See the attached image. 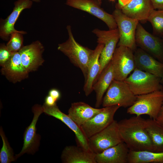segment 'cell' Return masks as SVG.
I'll list each match as a JSON object with an SVG mask.
<instances>
[{
	"instance_id": "ac0fdd59",
	"label": "cell",
	"mask_w": 163,
	"mask_h": 163,
	"mask_svg": "<svg viewBox=\"0 0 163 163\" xmlns=\"http://www.w3.org/2000/svg\"><path fill=\"white\" fill-rule=\"evenodd\" d=\"M1 72L7 79L14 83L27 78L29 73L22 64L19 52L12 53L10 61L2 67Z\"/></svg>"
},
{
	"instance_id": "9a60e30c",
	"label": "cell",
	"mask_w": 163,
	"mask_h": 163,
	"mask_svg": "<svg viewBox=\"0 0 163 163\" xmlns=\"http://www.w3.org/2000/svg\"><path fill=\"white\" fill-rule=\"evenodd\" d=\"M42 107L43 113L59 120L73 131L75 135L77 145L87 151H91L89 146L88 139L84 134L81 127L68 114L62 112L56 104L53 106H48L44 103Z\"/></svg>"
},
{
	"instance_id": "ba28073f",
	"label": "cell",
	"mask_w": 163,
	"mask_h": 163,
	"mask_svg": "<svg viewBox=\"0 0 163 163\" xmlns=\"http://www.w3.org/2000/svg\"><path fill=\"white\" fill-rule=\"evenodd\" d=\"M110 61L115 80L124 81L136 68L133 51L126 46L116 48Z\"/></svg>"
},
{
	"instance_id": "d590c367",
	"label": "cell",
	"mask_w": 163,
	"mask_h": 163,
	"mask_svg": "<svg viewBox=\"0 0 163 163\" xmlns=\"http://www.w3.org/2000/svg\"><path fill=\"white\" fill-rule=\"evenodd\" d=\"M33 2H39L40 1V0H31Z\"/></svg>"
},
{
	"instance_id": "f1b7e54d",
	"label": "cell",
	"mask_w": 163,
	"mask_h": 163,
	"mask_svg": "<svg viewBox=\"0 0 163 163\" xmlns=\"http://www.w3.org/2000/svg\"><path fill=\"white\" fill-rule=\"evenodd\" d=\"M27 32L21 30L20 32L12 33L9 40L6 44L8 49L12 53L19 52L24 46L23 35Z\"/></svg>"
},
{
	"instance_id": "83f0119b",
	"label": "cell",
	"mask_w": 163,
	"mask_h": 163,
	"mask_svg": "<svg viewBox=\"0 0 163 163\" xmlns=\"http://www.w3.org/2000/svg\"><path fill=\"white\" fill-rule=\"evenodd\" d=\"M147 21L151 23L156 34L163 35V9L153 10Z\"/></svg>"
},
{
	"instance_id": "4fadbf2b",
	"label": "cell",
	"mask_w": 163,
	"mask_h": 163,
	"mask_svg": "<svg viewBox=\"0 0 163 163\" xmlns=\"http://www.w3.org/2000/svg\"><path fill=\"white\" fill-rule=\"evenodd\" d=\"M136 44L163 63V42L160 38L147 31L139 23L136 30Z\"/></svg>"
},
{
	"instance_id": "74e56055",
	"label": "cell",
	"mask_w": 163,
	"mask_h": 163,
	"mask_svg": "<svg viewBox=\"0 0 163 163\" xmlns=\"http://www.w3.org/2000/svg\"><path fill=\"white\" fill-rule=\"evenodd\" d=\"M110 1H114L115 0H110Z\"/></svg>"
},
{
	"instance_id": "d6986e66",
	"label": "cell",
	"mask_w": 163,
	"mask_h": 163,
	"mask_svg": "<svg viewBox=\"0 0 163 163\" xmlns=\"http://www.w3.org/2000/svg\"><path fill=\"white\" fill-rule=\"evenodd\" d=\"M116 8L120 9L127 16L139 21H147L154 9L151 0H131L125 5Z\"/></svg>"
},
{
	"instance_id": "52a82bcc",
	"label": "cell",
	"mask_w": 163,
	"mask_h": 163,
	"mask_svg": "<svg viewBox=\"0 0 163 163\" xmlns=\"http://www.w3.org/2000/svg\"><path fill=\"white\" fill-rule=\"evenodd\" d=\"M112 15L116 22L119 34L118 46L128 47L133 51L136 50L135 35L139 21L124 14L119 8H116Z\"/></svg>"
},
{
	"instance_id": "836d02e7",
	"label": "cell",
	"mask_w": 163,
	"mask_h": 163,
	"mask_svg": "<svg viewBox=\"0 0 163 163\" xmlns=\"http://www.w3.org/2000/svg\"><path fill=\"white\" fill-rule=\"evenodd\" d=\"M155 120L163 126V102Z\"/></svg>"
},
{
	"instance_id": "e575fe53",
	"label": "cell",
	"mask_w": 163,
	"mask_h": 163,
	"mask_svg": "<svg viewBox=\"0 0 163 163\" xmlns=\"http://www.w3.org/2000/svg\"><path fill=\"white\" fill-rule=\"evenodd\" d=\"M131 0H118V3L117 4L116 8H120L125 5Z\"/></svg>"
},
{
	"instance_id": "7a4b0ae2",
	"label": "cell",
	"mask_w": 163,
	"mask_h": 163,
	"mask_svg": "<svg viewBox=\"0 0 163 163\" xmlns=\"http://www.w3.org/2000/svg\"><path fill=\"white\" fill-rule=\"evenodd\" d=\"M66 29L68 38L65 42L58 44L57 49L66 56L74 65L81 69L85 80L94 50L82 46L76 41L70 25L67 26Z\"/></svg>"
},
{
	"instance_id": "9c48e42d",
	"label": "cell",
	"mask_w": 163,
	"mask_h": 163,
	"mask_svg": "<svg viewBox=\"0 0 163 163\" xmlns=\"http://www.w3.org/2000/svg\"><path fill=\"white\" fill-rule=\"evenodd\" d=\"M92 32L97 37V43L104 45L99 59L100 70L95 83L102 71L111 61L119 42L120 36L118 28L109 30L96 28Z\"/></svg>"
},
{
	"instance_id": "8d00e7d4",
	"label": "cell",
	"mask_w": 163,
	"mask_h": 163,
	"mask_svg": "<svg viewBox=\"0 0 163 163\" xmlns=\"http://www.w3.org/2000/svg\"><path fill=\"white\" fill-rule=\"evenodd\" d=\"M161 83L162 84H163V76L161 79Z\"/></svg>"
},
{
	"instance_id": "2e32d148",
	"label": "cell",
	"mask_w": 163,
	"mask_h": 163,
	"mask_svg": "<svg viewBox=\"0 0 163 163\" xmlns=\"http://www.w3.org/2000/svg\"><path fill=\"white\" fill-rule=\"evenodd\" d=\"M14 7L11 13L5 19L1 18L0 37L3 40L8 41L11 34L20 32L15 28L14 25L20 14L24 9L31 8L33 5L31 0H17L14 3Z\"/></svg>"
},
{
	"instance_id": "603a6c76",
	"label": "cell",
	"mask_w": 163,
	"mask_h": 163,
	"mask_svg": "<svg viewBox=\"0 0 163 163\" xmlns=\"http://www.w3.org/2000/svg\"><path fill=\"white\" fill-rule=\"evenodd\" d=\"M104 45L98 43L94 50L88 64L87 75L85 80L83 90L85 95L88 96L93 91V86L100 70L99 59Z\"/></svg>"
},
{
	"instance_id": "5b68a950",
	"label": "cell",
	"mask_w": 163,
	"mask_h": 163,
	"mask_svg": "<svg viewBox=\"0 0 163 163\" xmlns=\"http://www.w3.org/2000/svg\"><path fill=\"white\" fill-rule=\"evenodd\" d=\"M136 100V96L124 81L114 79L103 97L102 104L103 107L117 105L128 108L134 104Z\"/></svg>"
},
{
	"instance_id": "484cf974",
	"label": "cell",
	"mask_w": 163,
	"mask_h": 163,
	"mask_svg": "<svg viewBox=\"0 0 163 163\" xmlns=\"http://www.w3.org/2000/svg\"><path fill=\"white\" fill-rule=\"evenodd\" d=\"M145 127L154 146L155 152H163V126L155 120H145Z\"/></svg>"
},
{
	"instance_id": "7402d4cb",
	"label": "cell",
	"mask_w": 163,
	"mask_h": 163,
	"mask_svg": "<svg viewBox=\"0 0 163 163\" xmlns=\"http://www.w3.org/2000/svg\"><path fill=\"white\" fill-rule=\"evenodd\" d=\"M103 108H94L83 102H74L68 111V115L80 127L100 112Z\"/></svg>"
},
{
	"instance_id": "e0dca14e",
	"label": "cell",
	"mask_w": 163,
	"mask_h": 163,
	"mask_svg": "<svg viewBox=\"0 0 163 163\" xmlns=\"http://www.w3.org/2000/svg\"><path fill=\"white\" fill-rule=\"evenodd\" d=\"M134 54L136 68L162 78L163 62L140 48L135 50Z\"/></svg>"
},
{
	"instance_id": "ffe728a7",
	"label": "cell",
	"mask_w": 163,
	"mask_h": 163,
	"mask_svg": "<svg viewBox=\"0 0 163 163\" xmlns=\"http://www.w3.org/2000/svg\"><path fill=\"white\" fill-rule=\"evenodd\" d=\"M129 150L123 142L96 154V163H128Z\"/></svg>"
},
{
	"instance_id": "44dd1931",
	"label": "cell",
	"mask_w": 163,
	"mask_h": 163,
	"mask_svg": "<svg viewBox=\"0 0 163 163\" xmlns=\"http://www.w3.org/2000/svg\"><path fill=\"white\" fill-rule=\"evenodd\" d=\"M96 154L77 145L66 146L63 150L61 159L64 163H96Z\"/></svg>"
},
{
	"instance_id": "cb8c5ba5",
	"label": "cell",
	"mask_w": 163,
	"mask_h": 163,
	"mask_svg": "<svg viewBox=\"0 0 163 163\" xmlns=\"http://www.w3.org/2000/svg\"><path fill=\"white\" fill-rule=\"evenodd\" d=\"M114 79L112 65L110 61L102 71L93 86V91L96 93V108L99 107L102 104L104 95Z\"/></svg>"
},
{
	"instance_id": "6da1fadb",
	"label": "cell",
	"mask_w": 163,
	"mask_h": 163,
	"mask_svg": "<svg viewBox=\"0 0 163 163\" xmlns=\"http://www.w3.org/2000/svg\"><path fill=\"white\" fill-rule=\"evenodd\" d=\"M119 132L122 140L130 150L155 152L145 127V120L136 116L118 122Z\"/></svg>"
},
{
	"instance_id": "f546056e",
	"label": "cell",
	"mask_w": 163,
	"mask_h": 163,
	"mask_svg": "<svg viewBox=\"0 0 163 163\" xmlns=\"http://www.w3.org/2000/svg\"><path fill=\"white\" fill-rule=\"evenodd\" d=\"M12 53L7 48L4 43L0 44V66L2 67L4 66L10 61Z\"/></svg>"
},
{
	"instance_id": "4dcf8cb0",
	"label": "cell",
	"mask_w": 163,
	"mask_h": 163,
	"mask_svg": "<svg viewBox=\"0 0 163 163\" xmlns=\"http://www.w3.org/2000/svg\"><path fill=\"white\" fill-rule=\"evenodd\" d=\"M154 9H163V0H151Z\"/></svg>"
},
{
	"instance_id": "7c38bea8",
	"label": "cell",
	"mask_w": 163,
	"mask_h": 163,
	"mask_svg": "<svg viewBox=\"0 0 163 163\" xmlns=\"http://www.w3.org/2000/svg\"><path fill=\"white\" fill-rule=\"evenodd\" d=\"M66 4L95 16L104 21L109 30L117 28L113 15L106 12L101 7V0H67Z\"/></svg>"
},
{
	"instance_id": "d6a6232c",
	"label": "cell",
	"mask_w": 163,
	"mask_h": 163,
	"mask_svg": "<svg viewBox=\"0 0 163 163\" xmlns=\"http://www.w3.org/2000/svg\"><path fill=\"white\" fill-rule=\"evenodd\" d=\"M57 101L51 96L48 95L45 99L44 104L48 106H52L56 104Z\"/></svg>"
},
{
	"instance_id": "d4e9b609",
	"label": "cell",
	"mask_w": 163,
	"mask_h": 163,
	"mask_svg": "<svg viewBox=\"0 0 163 163\" xmlns=\"http://www.w3.org/2000/svg\"><path fill=\"white\" fill-rule=\"evenodd\" d=\"M128 163H163V152L129 151Z\"/></svg>"
},
{
	"instance_id": "3957f363",
	"label": "cell",
	"mask_w": 163,
	"mask_h": 163,
	"mask_svg": "<svg viewBox=\"0 0 163 163\" xmlns=\"http://www.w3.org/2000/svg\"><path fill=\"white\" fill-rule=\"evenodd\" d=\"M163 102V89L136 96L134 104L128 108L127 113L141 116L147 115L155 120Z\"/></svg>"
},
{
	"instance_id": "4316f807",
	"label": "cell",
	"mask_w": 163,
	"mask_h": 163,
	"mask_svg": "<svg viewBox=\"0 0 163 163\" xmlns=\"http://www.w3.org/2000/svg\"><path fill=\"white\" fill-rule=\"evenodd\" d=\"M0 135L2 138L3 145L0 151V162L10 163L16 160L12 148L6 137L2 127L0 129Z\"/></svg>"
},
{
	"instance_id": "277c9868",
	"label": "cell",
	"mask_w": 163,
	"mask_h": 163,
	"mask_svg": "<svg viewBox=\"0 0 163 163\" xmlns=\"http://www.w3.org/2000/svg\"><path fill=\"white\" fill-rule=\"evenodd\" d=\"M161 78L136 68L124 81L135 95L163 89Z\"/></svg>"
},
{
	"instance_id": "5bb4252c",
	"label": "cell",
	"mask_w": 163,
	"mask_h": 163,
	"mask_svg": "<svg viewBox=\"0 0 163 163\" xmlns=\"http://www.w3.org/2000/svg\"><path fill=\"white\" fill-rule=\"evenodd\" d=\"M44 50L42 43L38 40L24 46L19 51L22 64L29 73L37 70L44 62L43 54Z\"/></svg>"
},
{
	"instance_id": "1f68e13d",
	"label": "cell",
	"mask_w": 163,
	"mask_h": 163,
	"mask_svg": "<svg viewBox=\"0 0 163 163\" xmlns=\"http://www.w3.org/2000/svg\"><path fill=\"white\" fill-rule=\"evenodd\" d=\"M48 94L49 95L52 97L57 101L61 97V94L60 91L56 89L53 88L50 90Z\"/></svg>"
},
{
	"instance_id": "30bf717a",
	"label": "cell",
	"mask_w": 163,
	"mask_h": 163,
	"mask_svg": "<svg viewBox=\"0 0 163 163\" xmlns=\"http://www.w3.org/2000/svg\"><path fill=\"white\" fill-rule=\"evenodd\" d=\"M120 107L117 105L103 107L100 112L81 126L85 136L88 139L110 125L114 120V115Z\"/></svg>"
},
{
	"instance_id": "8992f818",
	"label": "cell",
	"mask_w": 163,
	"mask_h": 163,
	"mask_svg": "<svg viewBox=\"0 0 163 163\" xmlns=\"http://www.w3.org/2000/svg\"><path fill=\"white\" fill-rule=\"evenodd\" d=\"M122 142L118 122L115 120L105 129L88 139L90 150L96 154L101 153Z\"/></svg>"
},
{
	"instance_id": "8fae6325",
	"label": "cell",
	"mask_w": 163,
	"mask_h": 163,
	"mask_svg": "<svg viewBox=\"0 0 163 163\" xmlns=\"http://www.w3.org/2000/svg\"><path fill=\"white\" fill-rule=\"evenodd\" d=\"M34 116L30 125L27 127L23 135V145L21 151L15 155L17 159L25 153L34 154L38 149L40 137L37 133L36 124L40 115L43 113L42 106L36 104L32 107Z\"/></svg>"
}]
</instances>
